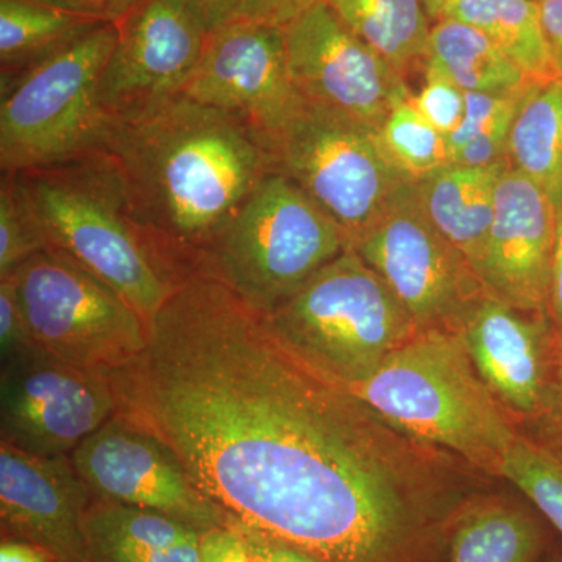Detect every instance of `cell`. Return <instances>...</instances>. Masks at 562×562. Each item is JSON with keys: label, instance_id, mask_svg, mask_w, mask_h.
Segmentation results:
<instances>
[{"label": "cell", "instance_id": "603a6c76", "mask_svg": "<svg viewBox=\"0 0 562 562\" xmlns=\"http://www.w3.org/2000/svg\"><path fill=\"white\" fill-rule=\"evenodd\" d=\"M438 20L461 21L479 29L525 76L538 83L554 80L538 0H453L443 7Z\"/></svg>", "mask_w": 562, "mask_h": 562}, {"label": "cell", "instance_id": "8fae6325", "mask_svg": "<svg viewBox=\"0 0 562 562\" xmlns=\"http://www.w3.org/2000/svg\"><path fill=\"white\" fill-rule=\"evenodd\" d=\"M117 413L106 372L27 347L2 361L0 436L24 452L70 457Z\"/></svg>", "mask_w": 562, "mask_h": 562}, {"label": "cell", "instance_id": "30bf717a", "mask_svg": "<svg viewBox=\"0 0 562 562\" xmlns=\"http://www.w3.org/2000/svg\"><path fill=\"white\" fill-rule=\"evenodd\" d=\"M351 249L386 281L419 330L460 327L487 292L468 258L425 213L414 180L402 184Z\"/></svg>", "mask_w": 562, "mask_h": 562}, {"label": "cell", "instance_id": "484cf974", "mask_svg": "<svg viewBox=\"0 0 562 562\" xmlns=\"http://www.w3.org/2000/svg\"><path fill=\"white\" fill-rule=\"evenodd\" d=\"M358 38L379 52L403 77L424 63L431 18L424 0H327Z\"/></svg>", "mask_w": 562, "mask_h": 562}, {"label": "cell", "instance_id": "cb8c5ba5", "mask_svg": "<svg viewBox=\"0 0 562 562\" xmlns=\"http://www.w3.org/2000/svg\"><path fill=\"white\" fill-rule=\"evenodd\" d=\"M508 161L562 205V80L536 83L514 120Z\"/></svg>", "mask_w": 562, "mask_h": 562}, {"label": "cell", "instance_id": "7a4b0ae2", "mask_svg": "<svg viewBox=\"0 0 562 562\" xmlns=\"http://www.w3.org/2000/svg\"><path fill=\"white\" fill-rule=\"evenodd\" d=\"M98 150L116 162L136 227L172 286L199 272L217 236L273 172L254 128L184 94L106 120Z\"/></svg>", "mask_w": 562, "mask_h": 562}, {"label": "cell", "instance_id": "9a60e30c", "mask_svg": "<svg viewBox=\"0 0 562 562\" xmlns=\"http://www.w3.org/2000/svg\"><path fill=\"white\" fill-rule=\"evenodd\" d=\"M183 94L239 117L265 146L303 101L291 79L283 29L247 21L210 32Z\"/></svg>", "mask_w": 562, "mask_h": 562}, {"label": "cell", "instance_id": "5b68a950", "mask_svg": "<svg viewBox=\"0 0 562 562\" xmlns=\"http://www.w3.org/2000/svg\"><path fill=\"white\" fill-rule=\"evenodd\" d=\"M265 321L288 349L349 390L419 330L386 281L353 249L327 262Z\"/></svg>", "mask_w": 562, "mask_h": 562}, {"label": "cell", "instance_id": "74e56055", "mask_svg": "<svg viewBox=\"0 0 562 562\" xmlns=\"http://www.w3.org/2000/svg\"><path fill=\"white\" fill-rule=\"evenodd\" d=\"M60 9L76 11L94 20L116 24L139 0H44Z\"/></svg>", "mask_w": 562, "mask_h": 562}, {"label": "cell", "instance_id": "7bdbcfd3", "mask_svg": "<svg viewBox=\"0 0 562 562\" xmlns=\"http://www.w3.org/2000/svg\"><path fill=\"white\" fill-rule=\"evenodd\" d=\"M238 530L243 532L244 539H246L247 547H249L251 561L276 562L272 560L271 554H269L268 549H266L265 539H262L261 536L255 535V532L241 530V528H238Z\"/></svg>", "mask_w": 562, "mask_h": 562}, {"label": "cell", "instance_id": "2e32d148", "mask_svg": "<svg viewBox=\"0 0 562 562\" xmlns=\"http://www.w3.org/2000/svg\"><path fill=\"white\" fill-rule=\"evenodd\" d=\"M458 330L483 382L514 422L535 420L561 349L549 314L520 312L486 292Z\"/></svg>", "mask_w": 562, "mask_h": 562}, {"label": "cell", "instance_id": "ba28073f", "mask_svg": "<svg viewBox=\"0 0 562 562\" xmlns=\"http://www.w3.org/2000/svg\"><path fill=\"white\" fill-rule=\"evenodd\" d=\"M117 41L106 24L40 63L0 92V171L44 168L98 150L102 74Z\"/></svg>", "mask_w": 562, "mask_h": 562}, {"label": "cell", "instance_id": "b9f144b4", "mask_svg": "<svg viewBox=\"0 0 562 562\" xmlns=\"http://www.w3.org/2000/svg\"><path fill=\"white\" fill-rule=\"evenodd\" d=\"M265 543L266 549H268L269 554H271L272 560L276 562H319L316 558L310 557V554L269 541V539H265Z\"/></svg>", "mask_w": 562, "mask_h": 562}, {"label": "cell", "instance_id": "d590c367", "mask_svg": "<svg viewBox=\"0 0 562 562\" xmlns=\"http://www.w3.org/2000/svg\"><path fill=\"white\" fill-rule=\"evenodd\" d=\"M199 562H254L243 532L235 525L211 528L201 535Z\"/></svg>", "mask_w": 562, "mask_h": 562}, {"label": "cell", "instance_id": "d4e9b609", "mask_svg": "<svg viewBox=\"0 0 562 562\" xmlns=\"http://www.w3.org/2000/svg\"><path fill=\"white\" fill-rule=\"evenodd\" d=\"M542 530L505 502L468 506L454 519L446 562H538Z\"/></svg>", "mask_w": 562, "mask_h": 562}, {"label": "cell", "instance_id": "7402d4cb", "mask_svg": "<svg viewBox=\"0 0 562 562\" xmlns=\"http://www.w3.org/2000/svg\"><path fill=\"white\" fill-rule=\"evenodd\" d=\"M106 24L44 0H0V92Z\"/></svg>", "mask_w": 562, "mask_h": 562}, {"label": "cell", "instance_id": "f1b7e54d", "mask_svg": "<svg viewBox=\"0 0 562 562\" xmlns=\"http://www.w3.org/2000/svg\"><path fill=\"white\" fill-rule=\"evenodd\" d=\"M49 249L46 235L18 172L0 177V277L9 276L33 255Z\"/></svg>", "mask_w": 562, "mask_h": 562}, {"label": "cell", "instance_id": "ee69618b", "mask_svg": "<svg viewBox=\"0 0 562 562\" xmlns=\"http://www.w3.org/2000/svg\"><path fill=\"white\" fill-rule=\"evenodd\" d=\"M450 2H453V0H424V5L428 16L435 22L438 20L439 14H441L443 7L449 5Z\"/></svg>", "mask_w": 562, "mask_h": 562}, {"label": "cell", "instance_id": "ffe728a7", "mask_svg": "<svg viewBox=\"0 0 562 562\" xmlns=\"http://www.w3.org/2000/svg\"><path fill=\"white\" fill-rule=\"evenodd\" d=\"M508 160L484 168L443 166L416 181L422 206L439 232L479 271L495 216V192Z\"/></svg>", "mask_w": 562, "mask_h": 562}, {"label": "cell", "instance_id": "83f0119b", "mask_svg": "<svg viewBox=\"0 0 562 562\" xmlns=\"http://www.w3.org/2000/svg\"><path fill=\"white\" fill-rule=\"evenodd\" d=\"M501 476L527 495L562 535V461L519 435L503 462Z\"/></svg>", "mask_w": 562, "mask_h": 562}, {"label": "cell", "instance_id": "1f68e13d", "mask_svg": "<svg viewBox=\"0 0 562 562\" xmlns=\"http://www.w3.org/2000/svg\"><path fill=\"white\" fill-rule=\"evenodd\" d=\"M535 87V85H532ZM531 87V88H532ZM530 90V88H528ZM517 92L514 95L484 94V92H465V111L460 127L447 136L449 140L450 160L454 151L479 136L484 128L490 127L495 117L502 113L517 98L527 92Z\"/></svg>", "mask_w": 562, "mask_h": 562}, {"label": "cell", "instance_id": "9c48e42d", "mask_svg": "<svg viewBox=\"0 0 562 562\" xmlns=\"http://www.w3.org/2000/svg\"><path fill=\"white\" fill-rule=\"evenodd\" d=\"M9 276L33 346L55 358L110 372L146 347L147 325L138 312L63 251H40Z\"/></svg>", "mask_w": 562, "mask_h": 562}, {"label": "cell", "instance_id": "8992f818", "mask_svg": "<svg viewBox=\"0 0 562 562\" xmlns=\"http://www.w3.org/2000/svg\"><path fill=\"white\" fill-rule=\"evenodd\" d=\"M346 249L339 225L273 171L217 236L195 276L221 281L266 317Z\"/></svg>", "mask_w": 562, "mask_h": 562}, {"label": "cell", "instance_id": "7c38bea8", "mask_svg": "<svg viewBox=\"0 0 562 562\" xmlns=\"http://www.w3.org/2000/svg\"><path fill=\"white\" fill-rule=\"evenodd\" d=\"M70 460L99 501L149 509L201 532L228 524L177 454L120 413L85 439Z\"/></svg>", "mask_w": 562, "mask_h": 562}, {"label": "cell", "instance_id": "d6a6232c", "mask_svg": "<svg viewBox=\"0 0 562 562\" xmlns=\"http://www.w3.org/2000/svg\"><path fill=\"white\" fill-rule=\"evenodd\" d=\"M32 346L13 280L10 276L0 277V357L9 360Z\"/></svg>", "mask_w": 562, "mask_h": 562}, {"label": "cell", "instance_id": "5bb4252c", "mask_svg": "<svg viewBox=\"0 0 562 562\" xmlns=\"http://www.w3.org/2000/svg\"><path fill=\"white\" fill-rule=\"evenodd\" d=\"M284 32L288 66L299 94L372 127L413 94L405 77L321 2Z\"/></svg>", "mask_w": 562, "mask_h": 562}, {"label": "cell", "instance_id": "ab89813d", "mask_svg": "<svg viewBox=\"0 0 562 562\" xmlns=\"http://www.w3.org/2000/svg\"><path fill=\"white\" fill-rule=\"evenodd\" d=\"M192 2L201 10L203 21L211 32L232 20L241 0H192Z\"/></svg>", "mask_w": 562, "mask_h": 562}, {"label": "cell", "instance_id": "3957f363", "mask_svg": "<svg viewBox=\"0 0 562 562\" xmlns=\"http://www.w3.org/2000/svg\"><path fill=\"white\" fill-rule=\"evenodd\" d=\"M350 391L413 441L490 475H501L520 435L476 371L458 328H420Z\"/></svg>", "mask_w": 562, "mask_h": 562}, {"label": "cell", "instance_id": "60d3db41", "mask_svg": "<svg viewBox=\"0 0 562 562\" xmlns=\"http://www.w3.org/2000/svg\"><path fill=\"white\" fill-rule=\"evenodd\" d=\"M52 558L38 547L21 541H3L0 562H50Z\"/></svg>", "mask_w": 562, "mask_h": 562}, {"label": "cell", "instance_id": "836d02e7", "mask_svg": "<svg viewBox=\"0 0 562 562\" xmlns=\"http://www.w3.org/2000/svg\"><path fill=\"white\" fill-rule=\"evenodd\" d=\"M321 2L327 0H241L231 21L286 29Z\"/></svg>", "mask_w": 562, "mask_h": 562}, {"label": "cell", "instance_id": "44dd1931", "mask_svg": "<svg viewBox=\"0 0 562 562\" xmlns=\"http://www.w3.org/2000/svg\"><path fill=\"white\" fill-rule=\"evenodd\" d=\"M424 72L452 81L464 92L494 95H514L538 83L483 32L454 20L432 22Z\"/></svg>", "mask_w": 562, "mask_h": 562}, {"label": "cell", "instance_id": "6da1fadb", "mask_svg": "<svg viewBox=\"0 0 562 562\" xmlns=\"http://www.w3.org/2000/svg\"><path fill=\"white\" fill-rule=\"evenodd\" d=\"M228 524L319 562H420L457 501L450 454L299 358L221 281L173 286L106 372Z\"/></svg>", "mask_w": 562, "mask_h": 562}, {"label": "cell", "instance_id": "f35d334b", "mask_svg": "<svg viewBox=\"0 0 562 562\" xmlns=\"http://www.w3.org/2000/svg\"><path fill=\"white\" fill-rule=\"evenodd\" d=\"M554 79L562 80V0H538Z\"/></svg>", "mask_w": 562, "mask_h": 562}, {"label": "cell", "instance_id": "e0dca14e", "mask_svg": "<svg viewBox=\"0 0 562 562\" xmlns=\"http://www.w3.org/2000/svg\"><path fill=\"white\" fill-rule=\"evenodd\" d=\"M92 498L70 457H41L0 441V520L11 541L57 562H88L83 517Z\"/></svg>", "mask_w": 562, "mask_h": 562}, {"label": "cell", "instance_id": "d6986e66", "mask_svg": "<svg viewBox=\"0 0 562 562\" xmlns=\"http://www.w3.org/2000/svg\"><path fill=\"white\" fill-rule=\"evenodd\" d=\"M83 532L88 562L201 560V531L149 509L92 498Z\"/></svg>", "mask_w": 562, "mask_h": 562}, {"label": "cell", "instance_id": "277c9868", "mask_svg": "<svg viewBox=\"0 0 562 562\" xmlns=\"http://www.w3.org/2000/svg\"><path fill=\"white\" fill-rule=\"evenodd\" d=\"M18 176L49 247L101 277L149 325L173 286L143 241L113 158L91 150Z\"/></svg>", "mask_w": 562, "mask_h": 562}, {"label": "cell", "instance_id": "e575fe53", "mask_svg": "<svg viewBox=\"0 0 562 562\" xmlns=\"http://www.w3.org/2000/svg\"><path fill=\"white\" fill-rule=\"evenodd\" d=\"M531 424L538 428V439H531L562 461V347L554 364L552 382L547 391L541 413ZM528 438V436H527Z\"/></svg>", "mask_w": 562, "mask_h": 562}, {"label": "cell", "instance_id": "f546056e", "mask_svg": "<svg viewBox=\"0 0 562 562\" xmlns=\"http://www.w3.org/2000/svg\"><path fill=\"white\" fill-rule=\"evenodd\" d=\"M517 95L505 110L495 117L490 127L484 128L479 136L469 140L460 150L452 155L453 165L471 166V168H484V166L497 165L508 160L509 135L514 120L519 113L520 106L528 92Z\"/></svg>", "mask_w": 562, "mask_h": 562}, {"label": "cell", "instance_id": "52a82bcc", "mask_svg": "<svg viewBox=\"0 0 562 562\" xmlns=\"http://www.w3.org/2000/svg\"><path fill=\"white\" fill-rule=\"evenodd\" d=\"M266 149L273 171L339 225L349 249L409 181L384 150L380 128L305 99Z\"/></svg>", "mask_w": 562, "mask_h": 562}, {"label": "cell", "instance_id": "8d00e7d4", "mask_svg": "<svg viewBox=\"0 0 562 562\" xmlns=\"http://www.w3.org/2000/svg\"><path fill=\"white\" fill-rule=\"evenodd\" d=\"M547 314L552 322L554 335L562 347V205L557 209L552 277H550L549 303Z\"/></svg>", "mask_w": 562, "mask_h": 562}, {"label": "cell", "instance_id": "ac0fdd59", "mask_svg": "<svg viewBox=\"0 0 562 562\" xmlns=\"http://www.w3.org/2000/svg\"><path fill=\"white\" fill-rule=\"evenodd\" d=\"M557 209L530 179L505 166L495 216L476 276L491 295L520 312L547 313Z\"/></svg>", "mask_w": 562, "mask_h": 562}, {"label": "cell", "instance_id": "f6af8a7d", "mask_svg": "<svg viewBox=\"0 0 562 562\" xmlns=\"http://www.w3.org/2000/svg\"><path fill=\"white\" fill-rule=\"evenodd\" d=\"M550 562H562V557L553 558V560Z\"/></svg>", "mask_w": 562, "mask_h": 562}, {"label": "cell", "instance_id": "4fadbf2b", "mask_svg": "<svg viewBox=\"0 0 562 562\" xmlns=\"http://www.w3.org/2000/svg\"><path fill=\"white\" fill-rule=\"evenodd\" d=\"M116 27V46L99 87L105 120L183 94L210 35L195 3L139 0Z\"/></svg>", "mask_w": 562, "mask_h": 562}, {"label": "cell", "instance_id": "4316f807", "mask_svg": "<svg viewBox=\"0 0 562 562\" xmlns=\"http://www.w3.org/2000/svg\"><path fill=\"white\" fill-rule=\"evenodd\" d=\"M409 98L392 109L380 128V136L398 171L409 180L419 181L452 160L447 136L420 116Z\"/></svg>", "mask_w": 562, "mask_h": 562}, {"label": "cell", "instance_id": "4dcf8cb0", "mask_svg": "<svg viewBox=\"0 0 562 562\" xmlns=\"http://www.w3.org/2000/svg\"><path fill=\"white\" fill-rule=\"evenodd\" d=\"M409 101L443 136L452 135L464 117L465 92L441 77H425L424 88L419 94H412Z\"/></svg>", "mask_w": 562, "mask_h": 562}]
</instances>
